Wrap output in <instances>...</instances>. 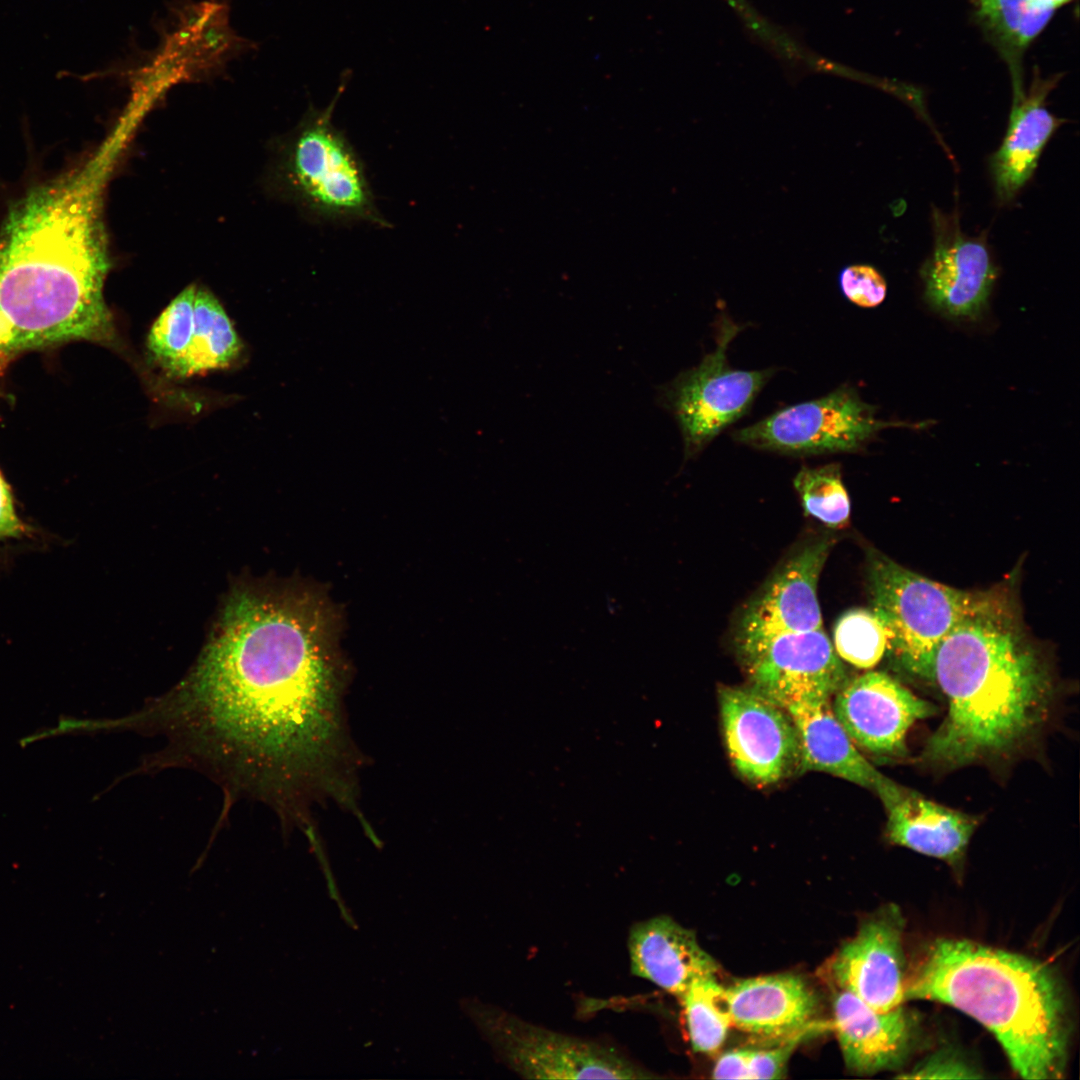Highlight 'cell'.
I'll list each match as a JSON object with an SVG mask.
<instances>
[{
    "instance_id": "1",
    "label": "cell",
    "mask_w": 1080,
    "mask_h": 1080,
    "mask_svg": "<svg viewBox=\"0 0 1080 1080\" xmlns=\"http://www.w3.org/2000/svg\"><path fill=\"white\" fill-rule=\"evenodd\" d=\"M332 617L304 591L231 595L197 663L142 709L178 764L288 803L343 779L341 672Z\"/></svg>"
},
{
    "instance_id": "29",
    "label": "cell",
    "mask_w": 1080,
    "mask_h": 1080,
    "mask_svg": "<svg viewBox=\"0 0 1080 1080\" xmlns=\"http://www.w3.org/2000/svg\"><path fill=\"white\" fill-rule=\"evenodd\" d=\"M838 281L843 295L857 306L876 307L886 297V281L873 266L866 264L846 266L840 271Z\"/></svg>"
},
{
    "instance_id": "20",
    "label": "cell",
    "mask_w": 1080,
    "mask_h": 1080,
    "mask_svg": "<svg viewBox=\"0 0 1080 1080\" xmlns=\"http://www.w3.org/2000/svg\"><path fill=\"white\" fill-rule=\"evenodd\" d=\"M1014 79V100L1007 131L990 159L997 198L1011 201L1032 177L1039 157L1064 120L1053 115L1045 99L1054 81L1037 80L1026 94Z\"/></svg>"
},
{
    "instance_id": "27",
    "label": "cell",
    "mask_w": 1080,
    "mask_h": 1080,
    "mask_svg": "<svg viewBox=\"0 0 1080 1080\" xmlns=\"http://www.w3.org/2000/svg\"><path fill=\"white\" fill-rule=\"evenodd\" d=\"M834 649L840 659L860 668L870 669L887 650L885 630L872 612L867 609L846 611L834 627Z\"/></svg>"
},
{
    "instance_id": "24",
    "label": "cell",
    "mask_w": 1080,
    "mask_h": 1080,
    "mask_svg": "<svg viewBox=\"0 0 1080 1080\" xmlns=\"http://www.w3.org/2000/svg\"><path fill=\"white\" fill-rule=\"evenodd\" d=\"M723 993L724 987L716 977H707L695 980L678 998L689 1041L696 1052L714 1053L725 1042L731 1025Z\"/></svg>"
},
{
    "instance_id": "12",
    "label": "cell",
    "mask_w": 1080,
    "mask_h": 1080,
    "mask_svg": "<svg viewBox=\"0 0 1080 1080\" xmlns=\"http://www.w3.org/2000/svg\"><path fill=\"white\" fill-rule=\"evenodd\" d=\"M752 689L783 709L811 698H831L845 668L823 630L786 633L738 649Z\"/></svg>"
},
{
    "instance_id": "14",
    "label": "cell",
    "mask_w": 1080,
    "mask_h": 1080,
    "mask_svg": "<svg viewBox=\"0 0 1080 1080\" xmlns=\"http://www.w3.org/2000/svg\"><path fill=\"white\" fill-rule=\"evenodd\" d=\"M832 545L830 537L815 540L775 573L741 615L736 637L738 649L781 634L822 628L817 586Z\"/></svg>"
},
{
    "instance_id": "5",
    "label": "cell",
    "mask_w": 1080,
    "mask_h": 1080,
    "mask_svg": "<svg viewBox=\"0 0 1080 1080\" xmlns=\"http://www.w3.org/2000/svg\"><path fill=\"white\" fill-rule=\"evenodd\" d=\"M351 76L350 69L341 73L336 93L326 107L309 105L284 149L282 183L287 194L320 225L391 228L376 203L362 158L333 122L335 107Z\"/></svg>"
},
{
    "instance_id": "25",
    "label": "cell",
    "mask_w": 1080,
    "mask_h": 1080,
    "mask_svg": "<svg viewBox=\"0 0 1080 1080\" xmlns=\"http://www.w3.org/2000/svg\"><path fill=\"white\" fill-rule=\"evenodd\" d=\"M805 512L825 525L838 528L850 516V499L841 478L840 466H803L793 479Z\"/></svg>"
},
{
    "instance_id": "19",
    "label": "cell",
    "mask_w": 1080,
    "mask_h": 1080,
    "mask_svg": "<svg viewBox=\"0 0 1080 1080\" xmlns=\"http://www.w3.org/2000/svg\"><path fill=\"white\" fill-rule=\"evenodd\" d=\"M627 948L631 973L677 998L695 980L716 977L719 970L694 932L667 915L634 923Z\"/></svg>"
},
{
    "instance_id": "9",
    "label": "cell",
    "mask_w": 1080,
    "mask_h": 1080,
    "mask_svg": "<svg viewBox=\"0 0 1080 1080\" xmlns=\"http://www.w3.org/2000/svg\"><path fill=\"white\" fill-rule=\"evenodd\" d=\"M890 423L849 386L785 407L737 430L733 439L759 450L806 456L855 452Z\"/></svg>"
},
{
    "instance_id": "26",
    "label": "cell",
    "mask_w": 1080,
    "mask_h": 1080,
    "mask_svg": "<svg viewBox=\"0 0 1080 1080\" xmlns=\"http://www.w3.org/2000/svg\"><path fill=\"white\" fill-rule=\"evenodd\" d=\"M195 292V285L183 289L162 311L148 334L150 354L170 375L191 341Z\"/></svg>"
},
{
    "instance_id": "3",
    "label": "cell",
    "mask_w": 1080,
    "mask_h": 1080,
    "mask_svg": "<svg viewBox=\"0 0 1080 1080\" xmlns=\"http://www.w3.org/2000/svg\"><path fill=\"white\" fill-rule=\"evenodd\" d=\"M933 683L947 702L918 762L938 772L1008 761L1051 716L1054 687L1035 650L997 599L960 621L935 653Z\"/></svg>"
},
{
    "instance_id": "13",
    "label": "cell",
    "mask_w": 1080,
    "mask_h": 1080,
    "mask_svg": "<svg viewBox=\"0 0 1080 1080\" xmlns=\"http://www.w3.org/2000/svg\"><path fill=\"white\" fill-rule=\"evenodd\" d=\"M903 930V915L894 904L866 919L827 964L833 987L879 1012L901 1006L906 978Z\"/></svg>"
},
{
    "instance_id": "10",
    "label": "cell",
    "mask_w": 1080,
    "mask_h": 1080,
    "mask_svg": "<svg viewBox=\"0 0 1080 1080\" xmlns=\"http://www.w3.org/2000/svg\"><path fill=\"white\" fill-rule=\"evenodd\" d=\"M720 715L729 758L753 785L780 782L800 765L796 728L781 706L752 688L721 687Z\"/></svg>"
},
{
    "instance_id": "2",
    "label": "cell",
    "mask_w": 1080,
    "mask_h": 1080,
    "mask_svg": "<svg viewBox=\"0 0 1080 1080\" xmlns=\"http://www.w3.org/2000/svg\"><path fill=\"white\" fill-rule=\"evenodd\" d=\"M125 147L109 134L84 161L10 207L0 228V376L27 352L114 342L103 202Z\"/></svg>"
},
{
    "instance_id": "6",
    "label": "cell",
    "mask_w": 1080,
    "mask_h": 1080,
    "mask_svg": "<svg viewBox=\"0 0 1080 1080\" xmlns=\"http://www.w3.org/2000/svg\"><path fill=\"white\" fill-rule=\"evenodd\" d=\"M868 578L871 610L885 630L887 649L906 672L930 683L942 640L998 599L928 579L879 553L870 554Z\"/></svg>"
},
{
    "instance_id": "8",
    "label": "cell",
    "mask_w": 1080,
    "mask_h": 1080,
    "mask_svg": "<svg viewBox=\"0 0 1080 1080\" xmlns=\"http://www.w3.org/2000/svg\"><path fill=\"white\" fill-rule=\"evenodd\" d=\"M742 327L718 321L716 348L658 391V401L676 419L689 459L722 430L741 418L773 374L772 369L739 370L727 360V348Z\"/></svg>"
},
{
    "instance_id": "7",
    "label": "cell",
    "mask_w": 1080,
    "mask_h": 1080,
    "mask_svg": "<svg viewBox=\"0 0 1080 1080\" xmlns=\"http://www.w3.org/2000/svg\"><path fill=\"white\" fill-rule=\"evenodd\" d=\"M470 1014L497 1056L526 1079H647L656 1076L614 1046L476 1004Z\"/></svg>"
},
{
    "instance_id": "17",
    "label": "cell",
    "mask_w": 1080,
    "mask_h": 1080,
    "mask_svg": "<svg viewBox=\"0 0 1080 1080\" xmlns=\"http://www.w3.org/2000/svg\"><path fill=\"white\" fill-rule=\"evenodd\" d=\"M887 814L886 835L898 846L959 867L979 824L974 815L932 801L888 778L876 791Z\"/></svg>"
},
{
    "instance_id": "31",
    "label": "cell",
    "mask_w": 1080,
    "mask_h": 1080,
    "mask_svg": "<svg viewBox=\"0 0 1080 1080\" xmlns=\"http://www.w3.org/2000/svg\"><path fill=\"white\" fill-rule=\"evenodd\" d=\"M26 531V525L16 512L11 487L0 469V541L20 538Z\"/></svg>"
},
{
    "instance_id": "4",
    "label": "cell",
    "mask_w": 1080,
    "mask_h": 1080,
    "mask_svg": "<svg viewBox=\"0 0 1080 1080\" xmlns=\"http://www.w3.org/2000/svg\"><path fill=\"white\" fill-rule=\"evenodd\" d=\"M905 1000L952 1006L985 1026L1024 1079L1063 1077L1068 1019L1047 964L965 939L940 938L906 976Z\"/></svg>"
},
{
    "instance_id": "21",
    "label": "cell",
    "mask_w": 1080,
    "mask_h": 1080,
    "mask_svg": "<svg viewBox=\"0 0 1080 1080\" xmlns=\"http://www.w3.org/2000/svg\"><path fill=\"white\" fill-rule=\"evenodd\" d=\"M797 731L802 771H822L876 793L887 780L858 751L838 719L830 698L820 697L787 705Z\"/></svg>"
},
{
    "instance_id": "28",
    "label": "cell",
    "mask_w": 1080,
    "mask_h": 1080,
    "mask_svg": "<svg viewBox=\"0 0 1080 1080\" xmlns=\"http://www.w3.org/2000/svg\"><path fill=\"white\" fill-rule=\"evenodd\" d=\"M815 1030L801 1032L793 1037L774 1043L769 1048L736 1049L742 1079H780L790 1055L806 1035Z\"/></svg>"
},
{
    "instance_id": "30",
    "label": "cell",
    "mask_w": 1080,
    "mask_h": 1080,
    "mask_svg": "<svg viewBox=\"0 0 1080 1080\" xmlns=\"http://www.w3.org/2000/svg\"><path fill=\"white\" fill-rule=\"evenodd\" d=\"M952 1052H939L916 1066L901 1078H980L981 1075Z\"/></svg>"
},
{
    "instance_id": "11",
    "label": "cell",
    "mask_w": 1080,
    "mask_h": 1080,
    "mask_svg": "<svg viewBox=\"0 0 1080 1080\" xmlns=\"http://www.w3.org/2000/svg\"><path fill=\"white\" fill-rule=\"evenodd\" d=\"M834 696L833 712L855 746L885 762L905 760L910 728L938 710L878 671L846 679Z\"/></svg>"
},
{
    "instance_id": "23",
    "label": "cell",
    "mask_w": 1080,
    "mask_h": 1080,
    "mask_svg": "<svg viewBox=\"0 0 1080 1080\" xmlns=\"http://www.w3.org/2000/svg\"><path fill=\"white\" fill-rule=\"evenodd\" d=\"M978 14L1009 59L1042 32L1056 9L1049 0H977Z\"/></svg>"
},
{
    "instance_id": "16",
    "label": "cell",
    "mask_w": 1080,
    "mask_h": 1080,
    "mask_svg": "<svg viewBox=\"0 0 1080 1080\" xmlns=\"http://www.w3.org/2000/svg\"><path fill=\"white\" fill-rule=\"evenodd\" d=\"M723 994L731 1027L769 1043L816 1030L818 999L798 975L738 980L724 987Z\"/></svg>"
},
{
    "instance_id": "15",
    "label": "cell",
    "mask_w": 1080,
    "mask_h": 1080,
    "mask_svg": "<svg viewBox=\"0 0 1080 1080\" xmlns=\"http://www.w3.org/2000/svg\"><path fill=\"white\" fill-rule=\"evenodd\" d=\"M934 246L920 275L924 295L937 311L976 318L987 305L997 268L983 239L964 234L952 217L934 213Z\"/></svg>"
},
{
    "instance_id": "18",
    "label": "cell",
    "mask_w": 1080,
    "mask_h": 1080,
    "mask_svg": "<svg viewBox=\"0 0 1080 1080\" xmlns=\"http://www.w3.org/2000/svg\"><path fill=\"white\" fill-rule=\"evenodd\" d=\"M834 989L833 1027L847 1067L858 1074L899 1068L911 1052L913 1015L902 1005L879 1012L851 992Z\"/></svg>"
},
{
    "instance_id": "22",
    "label": "cell",
    "mask_w": 1080,
    "mask_h": 1080,
    "mask_svg": "<svg viewBox=\"0 0 1080 1080\" xmlns=\"http://www.w3.org/2000/svg\"><path fill=\"white\" fill-rule=\"evenodd\" d=\"M240 350L238 334L221 303L207 289L196 287L191 341L171 375L184 378L227 367Z\"/></svg>"
}]
</instances>
